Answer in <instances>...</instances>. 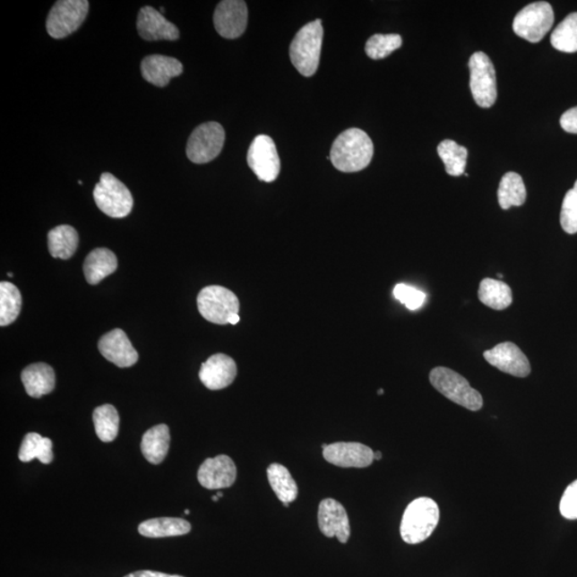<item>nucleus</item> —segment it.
Masks as SVG:
<instances>
[{
	"label": "nucleus",
	"mask_w": 577,
	"mask_h": 577,
	"mask_svg": "<svg viewBox=\"0 0 577 577\" xmlns=\"http://www.w3.org/2000/svg\"><path fill=\"white\" fill-rule=\"evenodd\" d=\"M554 24V11L547 2L526 5L515 15L513 30L519 37L531 43L540 42Z\"/></svg>",
	"instance_id": "9"
},
{
	"label": "nucleus",
	"mask_w": 577,
	"mask_h": 577,
	"mask_svg": "<svg viewBox=\"0 0 577 577\" xmlns=\"http://www.w3.org/2000/svg\"><path fill=\"white\" fill-rule=\"evenodd\" d=\"M141 69L143 79L150 84L165 87L171 79L182 74L183 65L176 58L151 55L142 61Z\"/></svg>",
	"instance_id": "20"
},
{
	"label": "nucleus",
	"mask_w": 577,
	"mask_h": 577,
	"mask_svg": "<svg viewBox=\"0 0 577 577\" xmlns=\"http://www.w3.org/2000/svg\"><path fill=\"white\" fill-rule=\"evenodd\" d=\"M240 322V317H238V314L233 315V317L229 320V323L232 325H236Z\"/></svg>",
	"instance_id": "40"
},
{
	"label": "nucleus",
	"mask_w": 577,
	"mask_h": 577,
	"mask_svg": "<svg viewBox=\"0 0 577 577\" xmlns=\"http://www.w3.org/2000/svg\"><path fill=\"white\" fill-rule=\"evenodd\" d=\"M237 479V468L232 459L220 454L207 459L198 470V481L205 489L220 490L230 487Z\"/></svg>",
	"instance_id": "16"
},
{
	"label": "nucleus",
	"mask_w": 577,
	"mask_h": 577,
	"mask_svg": "<svg viewBox=\"0 0 577 577\" xmlns=\"http://www.w3.org/2000/svg\"><path fill=\"white\" fill-rule=\"evenodd\" d=\"M19 458L22 462H30L33 459H38L43 464L52 463L53 443L38 433H29L22 442Z\"/></svg>",
	"instance_id": "29"
},
{
	"label": "nucleus",
	"mask_w": 577,
	"mask_h": 577,
	"mask_svg": "<svg viewBox=\"0 0 577 577\" xmlns=\"http://www.w3.org/2000/svg\"><path fill=\"white\" fill-rule=\"evenodd\" d=\"M382 452H375V461H379V460L382 459Z\"/></svg>",
	"instance_id": "41"
},
{
	"label": "nucleus",
	"mask_w": 577,
	"mask_h": 577,
	"mask_svg": "<svg viewBox=\"0 0 577 577\" xmlns=\"http://www.w3.org/2000/svg\"><path fill=\"white\" fill-rule=\"evenodd\" d=\"M393 297L409 310H418L426 302V294L413 287L399 284L393 288Z\"/></svg>",
	"instance_id": "36"
},
{
	"label": "nucleus",
	"mask_w": 577,
	"mask_h": 577,
	"mask_svg": "<svg viewBox=\"0 0 577 577\" xmlns=\"http://www.w3.org/2000/svg\"><path fill=\"white\" fill-rule=\"evenodd\" d=\"M319 527L322 534L327 538L336 537L338 541L347 543L351 529L345 507L332 498H326L319 506Z\"/></svg>",
	"instance_id": "15"
},
{
	"label": "nucleus",
	"mask_w": 577,
	"mask_h": 577,
	"mask_svg": "<svg viewBox=\"0 0 577 577\" xmlns=\"http://www.w3.org/2000/svg\"><path fill=\"white\" fill-rule=\"evenodd\" d=\"M125 577H185L181 575H171L162 573H154V571H137V573H131Z\"/></svg>",
	"instance_id": "39"
},
{
	"label": "nucleus",
	"mask_w": 577,
	"mask_h": 577,
	"mask_svg": "<svg viewBox=\"0 0 577 577\" xmlns=\"http://www.w3.org/2000/svg\"><path fill=\"white\" fill-rule=\"evenodd\" d=\"M268 478L271 489L282 504L296 501L298 494L297 485L284 465L271 464L268 469Z\"/></svg>",
	"instance_id": "27"
},
{
	"label": "nucleus",
	"mask_w": 577,
	"mask_h": 577,
	"mask_svg": "<svg viewBox=\"0 0 577 577\" xmlns=\"http://www.w3.org/2000/svg\"><path fill=\"white\" fill-rule=\"evenodd\" d=\"M225 130L218 122L196 127L188 138L187 158L195 164H205L218 158L225 143Z\"/></svg>",
	"instance_id": "8"
},
{
	"label": "nucleus",
	"mask_w": 577,
	"mask_h": 577,
	"mask_svg": "<svg viewBox=\"0 0 577 577\" xmlns=\"http://www.w3.org/2000/svg\"><path fill=\"white\" fill-rule=\"evenodd\" d=\"M327 462L340 468L364 469L375 461L373 449L360 443H334L323 449Z\"/></svg>",
	"instance_id": "14"
},
{
	"label": "nucleus",
	"mask_w": 577,
	"mask_h": 577,
	"mask_svg": "<svg viewBox=\"0 0 577 577\" xmlns=\"http://www.w3.org/2000/svg\"><path fill=\"white\" fill-rule=\"evenodd\" d=\"M199 313L205 320L214 324H228L229 320L238 314L240 302L236 294L220 286H209L198 294Z\"/></svg>",
	"instance_id": "6"
},
{
	"label": "nucleus",
	"mask_w": 577,
	"mask_h": 577,
	"mask_svg": "<svg viewBox=\"0 0 577 577\" xmlns=\"http://www.w3.org/2000/svg\"><path fill=\"white\" fill-rule=\"evenodd\" d=\"M327 446L329 445H326V444H323V445H322V449H325Z\"/></svg>",
	"instance_id": "46"
},
{
	"label": "nucleus",
	"mask_w": 577,
	"mask_h": 577,
	"mask_svg": "<svg viewBox=\"0 0 577 577\" xmlns=\"http://www.w3.org/2000/svg\"><path fill=\"white\" fill-rule=\"evenodd\" d=\"M551 43L557 51L577 52V13H570L552 33Z\"/></svg>",
	"instance_id": "33"
},
{
	"label": "nucleus",
	"mask_w": 577,
	"mask_h": 577,
	"mask_svg": "<svg viewBox=\"0 0 577 577\" xmlns=\"http://www.w3.org/2000/svg\"><path fill=\"white\" fill-rule=\"evenodd\" d=\"M170 435L166 425H158L144 433L141 444L142 452L147 461L160 464L169 451Z\"/></svg>",
	"instance_id": "23"
},
{
	"label": "nucleus",
	"mask_w": 577,
	"mask_h": 577,
	"mask_svg": "<svg viewBox=\"0 0 577 577\" xmlns=\"http://www.w3.org/2000/svg\"><path fill=\"white\" fill-rule=\"evenodd\" d=\"M216 495H218L220 498H223L224 494L220 492L219 494H216Z\"/></svg>",
	"instance_id": "43"
},
{
	"label": "nucleus",
	"mask_w": 577,
	"mask_h": 577,
	"mask_svg": "<svg viewBox=\"0 0 577 577\" xmlns=\"http://www.w3.org/2000/svg\"><path fill=\"white\" fill-rule=\"evenodd\" d=\"M377 393H379V395H383V393H384V391L380 390L379 392H377Z\"/></svg>",
	"instance_id": "44"
},
{
	"label": "nucleus",
	"mask_w": 577,
	"mask_h": 577,
	"mask_svg": "<svg viewBox=\"0 0 577 577\" xmlns=\"http://www.w3.org/2000/svg\"><path fill=\"white\" fill-rule=\"evenodd\" d=\"M192 526L187 521L176 518H159L144 521L138 531L147 538H168L188 534Z\"/></svg>",
	"instance_id": "25"
},
{
	"label": "nucleus",
	"mask_w": 577,
	"mask_h": 577,
	"mask_svg": "<svg viewBox=\"0 0 577 577\" xmlns=\"http://www.w3.org/2000/svg\"><path fill=\"white\" fill-rule=\"evenodd\" d=\"M118 268L116 254L108 248H97L88 254L84 263L86 280L90 285H98Z\"/></svg>",
	"instance_id": "22"
},
{
	"label": "nucleus",
	"mask_w": 577,
	"mask_h": 577,
	"mask_svg": "<svg viewBox=\"0 0 577 577\" xmlns=\"http://www.w3.org/2000/svg\"><path fill=\"white\" fill-rule=\"evenodd\" d=\"M498 203L504 210L521 207L526 202V187L523 179L517 173H507L502 177L498 187Z\"/></svg>",
	"instance_id": "28"
},
{
	"label": "nucleus",
	"mask_w": 577,
	"mask_h": 577,
	"mask_svg": "<svg viewBox=\"0 0 577 577\" xmlns=\"http://www.w3.org/2000/svg\"><path fill=\"white\" fill-rule=\"evenodd\" d=\"M430 382L437 392L449 400L461 405L469 410H479L484 399L478 391L469 385L461 375L445 367H436L431 371Z\"/></svg>",
	"instance_id": "4"
},
{
	"label": "nucleus",
	"mask_w": 577,
	"mask_h": 577,
	"mask_svg": "<svg viewBox=\"0 0 577 577\" xmlns=\"http://www.w3.org/2000/svg\"><path fill=\"white\" fill-rule=\"evenodd\" d=\"M137 30L146 41H176L180 37L177 27L150 5L141 9L137 19Z\"/></svg>",
	"instance_id": "17"
},
{
	"label": "nucleus",
	"mask_w": 577,
	"mask_h": 577,
	"mask_svg": "<svg viewBox=\"0 0 577 577\" xmlns=\"http://www.w3.org/2000/svg\"><path fill=\"white\" fill-rule=\"evenodd\" d=\"M440 521V509L433 499L420 497L405 509L400 534L409 545H418L428 539Z\"/></svg>",
	"instance_id": "2"
},
{
	"label": "nucleus",
	"mask_w": 577,
	"mask_h": 577,
	"mask_svg": "<svg viewBox=\"0 0 577 577\" xmlns=\"http://www.w3.org/2000/svg\"><path fill=\"white\" fill-rule=\"evenodd\" d=\"M471 94L477 105L490 108L496 102V72L487 54L477 52L469 59Z\"/></svg>",
	"instance_id": "7"
},
{
	"label": "nucleus",
	"mask_w": 577,
	"mask_h": 577,
	"mask_svg": "<svg viewBox=\"0 0 577 577\" xmlns=\"http://www.w3.org/2000/svg\"><path fill=\"white\" fill-rule=\"evenodd\" d=\"M560 125L565 132L577 134V107L567 110L560 118Z\"/></svg>",
	"instance_id": "38"
},
{
	"label": "nucleus",
	"mask_w": 577,
	"mask_h": 577,
	"mask_svg": "<svg viewBox=\"0 0 577 577\" xmlns=\"http://www.w3.org/2000/svg\"><path fill=\"white\" fill-rule=\"evenodd\" d=\"M220 497L218 495H215L212 497L213 502H219Z\"/></svg>",
	"instance_id": "42"
},
{
	"label": "nucleus",
	"mask_w": 577,
	"mask_h": 577,
	"mask_svg": "<svg viewBox=\"0 0 577 577\" xmlns=\"http://www.w3.org/2000/svg\"><path fill=\"white\" fill-rule=\"evenodd\" d=\"M323 27L321 20L310 22L294 37L290 46V58L294 68L304 76L315 74L319 68Z\"/></svg>",
	"instance_id": "3"
},
{
	"label": "nucleus",
	"mask_w": 577,
	"mask_h": 577,
	"mask_svg": "<svg viewBox=\"0 0 577 577\" xmlns=\"http://www.w3.org/2000/svg\"><path fill=\"white\" fill-rule=\"evenodd\" d=\"M401 46L402 38L397 33H391V35L377 33L366 43L365 49L371 59L379 60L390 56L393 51L400 48Z\"/></svg>",
	"instance_id": "34"
},
{
	"label": "nucleus",
	"mask_w": 577,
	"mask_h": 577,
	"mask_svg": "<svg viewBox=\"0 0 577 577\" xmlns=\"http://www.w3.org/2000/svg\"><path fill=\"white\" fill-rule=\"evenodd\" d=\"M374 142L359 129H349L336 138L331 149V160L342 173H357L368 168L374 158Z\"/></svg>",
	"instance_id": "1"
},
{
	"label": "nucleus",
	"mask_w": 577,
	"mask_h": 577,
	"mask_svg": "<svg viewBox=\"0 0 577 577\" xmlns=\"http://www.w3.org/2000/svg\"><path fill=\"white\" fill-rule=\"evenodd\" d=\"M99 352L110 363L120 368L132 367L138 360V353L125 332L116 329L108 332L99 341Z\"/></svg>",
	"instance_id": "19"
},
{
	"label": "nucleus",
	"mask_w": 577,
	"mask_h": 577,
	"mask_svg": "<svg viewBox=\"0 0 577 577\" xmlns=\"http://www.w3.org/2000/svg\"><path fill=\"white\" fill-rule=\"evenodd\" d=\"M22 309V296L18 288L9 281L0 284V325L7 326L18 319Z\"/></svg>",
	"instance_id": "32"
},
{
	"label": "nucleus",
	"mask_w": 577,
	"mask_h": 577,
	"mask_svg": "<svg viewBox=\"0 0 577 577\" xmlns=\"http://www.w3.org/2000/svg\"><path fill=\"white\" fill-rule=\"evenodd\" d=\"M26 392L32 398H41L54 391L56 376L51 366L44 363L30 365L21 375Z\"/></svg>",
	"instance_id": "21"
},
{
	"label": "nucleus",
	"mask_w": 577,
	"mask_h": 577,
	"mask_svg": "<svg viewBox=\"0 0 577 577\" xmlns=\"http://www.w3.org/2000/svg\"><path fill=\"white\" fill-rule=\"evenodd\" d=\"M87 0H60L54 4L47 20L48 35L54 39H64L80 29L87 18Z\"/></svg>",
	"instance_id": "10"
},
{
	"label": "nucleus",
	"mask_w": 577,
	"mask_h": 577,
	"mask_svg": "<svg viewBox=\"0 0 577 577\" xmlns=\"http://www.w3.org/2000/svg\"><path fill=\"white\" fill-rule=\"evenodd\" d=\"M437 153L445 164L449 176L459 177L464 174L469 157L468 149L456 142L446 140L438 144Z\"/></svg>",
	"instance_id": "31"
},
{
	"label": "nucleus",
	"mask_w": 577,
	"mask_h": 577,
	"mask_svg": "<svg viewBox=\"0 0 577 577\" xmlns=\"http://www.w3.org/2000/svg\"><path fill=\"white\" fill-rule=\"evenodd\" d=\"M248 11L245 2L241 0H224L216 7L214 26L216 31L226 39H237L245 31Z\"/></svg>",
	"instance_id": "12"
},
{
	"label": "nucleus",
	"mask_w": 577,
	"mask_h": 577,
	"mask_svg": "<svg viewBox=\"0 0 577 577\" xmlns=\"http://www.w3.org/2000/svg\"><path fill=\"white\" fill-rule=\"evenodd\" d=\"M559 508L564 518L577 519V480L564 491Z\"/></svg>",
	"instance_id": "37"
},
{
	"label": "nucleus",
	"mask_w": 577,
	"mask_h": 577,
	"mask_svg": "<svg viewBox=\"0 0 577 577\" xmlns=\"http://www.w3.org/2000/svg\"><path fill=\"white\" fill-rule=\"evenodd\" d=\"M93 198L98 208L113 219L126 218L134 205L129 188L108 173L103 174L94 187Z\"/></svg>",
	"instance_id": "5"
},
{
	"label": "nucleus",
	"mask_w": 577,
	"mask_h": 577,
	"mask_svg": "<svg viewBox=\"0 0 577 577\" xmlns=\"http://www.w3.org/2000/svg\"><path fill=\"white\" fill-rule=\"evenodd\" d=\"M119 423V414L113 405L104 404L94 409V429L102 442L110 443L115 440L118 435Z\"/></svg>",
	"instance_id": "30"
},
{
	"label": "nucleus",
	"mask_w": 577,
	"mask_h": 577,
	"mask_svg": "<svg viewBox=\"0 0 577 577\" xmlns=\"http://www.w3.org/2000/svg\"><path fill=\"white\" fill-rule=\"evenodd\" d=\"M237 364L228 355L215 354L202 365L199 379L211 391L224 390L235 381Z\"/></svg>",
	"instance_id": "18"
},
{
	"label": "nucleus",
	"mask_w": 577,
	"mask_h": 577,
	"mask_svg": "<svg viewBox=\"0 0 577 577\" xmlns=\"http://www.w3.org/2000/svg\"><path fill=\"white\" fill-rule=\"evenodd\" d=\"M185 513L186 515L190 514V510L186 509Z\"/></svg>",
	"instance_id": "45"
},
{
	"label": "nucleus",
	"mask_w": 577,
	"mask_h": 577,
	"mask_svg": "<svg viewBox=\"0 0 577 577\" xmlns=\"http://www.w3.org/2000/svg\"><path fill=\"white\" fill-rule=\"evenodd\" d=\"M485 359L493 367L504 374L517 377H526L530 375V364L526 355L512 342H503L487 349L484 353Z\"/></svg>",
	"instance_id": "13"
},
{
	"label": "nucleus",
	"mask_w": 577,
	"mask_h": 577,
	"mask_svg": "<svg viewBox=\"0 0 577 577\" xmlns=\"http://www.w3.org/2000/svg\"><path fill=\"white\" fill-rule=\"evenodd\" d=\"M8 276L9 277H13V273H8Z\"/></svg>",
	"instance_id": "47"
},
{
	"label": "nucleus",
	"mask_w": 577,
	"mask_h": 577,
	"mask_svg": "<svg viewBox=\"0 0 577 577\" xmlns=\"http://www.w3.org/2000/svg\"><path fill=\"white\" fill-rule=\"evenodd\" d=\"M478 297L486 306L495 310H504L513 302L512 288L504 281L485 279L480 282Z\"/></svg>",
	"instance_id": "26"
},
{
	"label": "nucleus",
	"mask_w": 577,
	"mask_h": 577,
	"mask_svg": "<svg viewBox=\"0 0 577 577\" xmlns=\"http://www.w3.org/2000/svg\"><path fill=\"white\" fill-rule=\"evenodd\" d=\"M247 163L260 181L274 182L280 173V159L274 141L268 135L254 138L248 150Z\"/></svg>",
	"instance_id": "11"
},
{
	"label": "nucleus",
	"mask_w": 577,
	"mask_h": 577,
	"mask_svg": "<svg viewBox=\"0 0 577 577\" xmlns=\"http://www.w3.org/2000/svg\"><path fill=\"white\" fill-rule=\"evenodd\" d=\"M560 224L569 235L577 233V181L573 190H570L564 198Z\"/></svg>",
	"instance_id": "35"
},
{
	"label": "nucleus",
	"mask_w": 577,
	"mask_h": 577,
	"mask_svg": "<svg viewBox=\"0 0 577 577\" xmlns=\"http://www.w3.org/2000/svg\"><path fill=\"white\" fill-rule=\"evenodd\" d=\"M48 251L54 258L70 259L79 246V233L69 225H61L48 232Z\"/></svg>",
	"instance_id": "24"
}]
</instances>
